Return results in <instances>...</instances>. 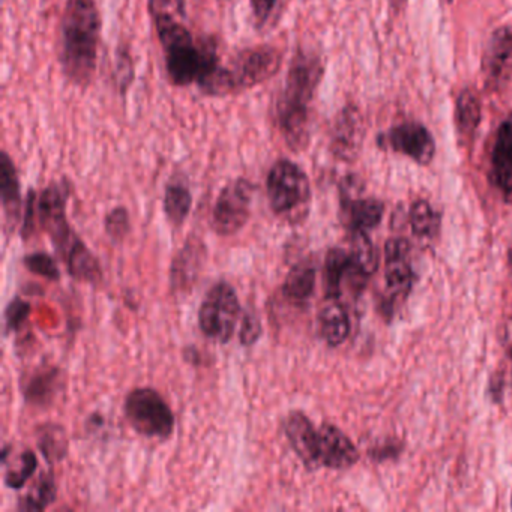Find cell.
Masks as SVG:
<instances>
[{
    "instance_id": "obj_1",
    "label": "cell",
    "mask_w": 512,
    "mask_h": 512,
    "mask_svg": "<svg viewBox=\"0 0 512 512\" xmlns=\"http://www.w3.org/2000/svg\"><path fill=\"white\" fill-rule=\"evenodd\" d=\"M175 0H148V11L163 49L167 77L176 88H199L221 67L217 41L196 40L193 32L172 13Z\"/></svg>"
},
{
    "instance_id": "obj_2",
    "label": "cell",
    "mask_w": 512,
    "mask_h": 512,
    "mask_svg": "<svg viewBox=\"0 0 512 512\" xmlns=\"http://www.w3.org/2000/svg\"><path fill=\"white\" fill-rule=\"evenodd\" d=\"M325 76V64L311 50L298 49L289 64L283 91L275 103V125L292 152H304L311 142V104Z\"/></svg>"
},
{
    "instance_id": "obj_3",
    "label": "cell",
    "mask_w": 512,
    "mask_h": 512,
    "mask_svg": "<svg viewBox=\"0 0 512 512\" xmlns=\"http://www.w3.org/2000/svg\"><path fill=\"white\" fill-rule=\"evenodd\" d=\"M59 65L71 85L86 89L98 68L103 19L97 0H67L61 17Z\"/></svg>"
},
{
    "instance_id": "obj_4",
    "label": "cell",
    "mask_w": 512,
    "mask_h": 512,
    "mask_svg": "<svg viewBox=\"0 0 512 512\" xmlns=\"http://www.w3.org/2000/svg\"><path fill=\"white\" fill-rule=\"evenodd\" d=\"M266 193L275 217L301 221L311 203V185L307 173L289 158L275 161L266 176Z\"/></svg>"
},
{
    "instance_id": "obj_5",
    "label": "cell",
    "mask_w": 512,
    "mask_h": 512,
    "mask_svg": "<svg viewBox=\"0 0 512 512\" xmlns=\"http://www.w3.org/2000/svg\"><path fill=\"white\" fill-rule=\"evenodd\" d=\"M241 317V304L235 287L227 281H220L209 289L200 305L199 328L205 337L227 343L235 335Z\"/></svg>"
},
{
    "instance_id": "obj_6",
    "label": "cell",
    "mask_w": 512,
    "mask_h": 512,
    "mask_svg": "<svg viewBox=\"0 0 512 512\" xmlns=\"http://www.w3.org/2000/svg\"><path fill=\"white\" fill-rule=\"evenodd\" d=\"M124 410L131 427L142 436L169 439L175 430L173 410L155 389H133L125 398Z\"/></svg>"
},
{
    "instance_id": "obj_7",
    "label": "cell",
    "mask_w": 512,
    "mask_h": 512,
    "mask_svg": "<svg viewBox=\"0 0 512 512\" xmlns=\"http://www.w3.org/2000/svg\"><path fill=\"white\" fill-rule=\"evenodd\" d=\"M283 62V52L269 44L239 50L229 67L238 95L274 79L283 68Z\"/></svg>"
},
{
    "instance_id": "obj_8",
    "label": "cell",
    "mask_w": 512,
    "mask_h": 512,
    "mask_svg": "<svg viewBox=\"0 0 512 512\" xmlns=\"http://www.w3.org/2000/svg\"><path fill=\"white\" fill-rule=\"evenodd\" d=\"M256 187L247 178L227 182L218 194L212 211V229L220 236H232L250 220Z\"/></svg>"
},
{
    "instance_id": "obj_9",
    "label": "cell",
    "mask_w": 512,
    "mask_h": 512,
    "mask_svg": "<svg viewBox=\"0 0 512 512\" xmlns=\"http://www.w3.org/2000/svg\"><path fill=\"white\" fill-rule=\"evenodd\" d=\"M71 188L68 181L52 182L35 197V211L40 226L52 236L59 251L67 250L74 235L67 220V203Z\"/></svg>"
},
{
    "instance_id": "obj_10",
    "label": "cell",
    "mask_w": 512,
    "mask_h": 512,
    "mask_svg": "<svg viewBox=\"0 0 512 512\" xmlns=\"http://www.w3.org/2000/svg\"><path fill=\"white\" fill-rule=\"evenodd\" d=\"M397 154L406 155L419 166H428L436 155V142L430 131L418 122H403L377 139Z\"/></svg>"
},
{
    "instance_id": "obj_11",
    "label": "cell",
    "mask_w": 512,
    "mask_h": 512,
    "mask_svg": "<svg viewBox=\"0 0 512 512\" xmlns=\"http://www.w3.org/2000/svg\"><path fill=\"white\" fill-rule=\"evenodd\" d=\"M482 73L488 88L500 91L512 85V26L491 35L482 56Z\"/></svg>"
},
{
    "instance_id": "obj_12",
    "label": "cell",
    "mask_w": 512,
    "mask_h": 512,
    "mask_svg": "<svg viewBox=\"0 0 512 512\" xmlns=\"http://www.w3.org/2000/svg\"><path fill=\"white\" fill-rule=\"evenodd\" d=\"M284 433L299 460L308 469L320 467L319 461V428L314 427L305 413L295 410L287 415L284 421Z\"/></svg>"
},
{
    "instance_id": "obj_13",
    "label": "cell",
    "mask_w": 512,
    "mask_h": 512,
    "mask_svg": "<svg viewBox=\"0 0 512 512\" xmlns=\"http://www.w3.org/2000/svg\"><path fill=\"white\" fill-rule=\"evenodd\" d=\"M359 460V452L352 440L331 424L319 428L320 467L347 469Z\"/></svg>"
},
{
    "instance_id": "obj_14",
    "label": "cell",
    "mask_w": 512,
    "mask_h": 512,
    "mask_svg": "<svg viewBox=\"0 0 512 512\" xmlns=\"http://www.w3.org/2000/svg\"><path fill=\"white\" fill-rule=\"evenodd\" d=\"M491 178L506 194H512V116L497 130L491 152Z\"/></svg>"
},
{
    "instance_id": "obj_15",
    "label": "cell",
    "mask_w": 512,
    "mask_h": 512,
    "mask_svg": "<svg viewBox=\"0 0 512 512\" xmlns=\"http://www.w3.org/2000/svg\"><path fill=\"white\" fill-rule=\"evenodd\" d=\"M0 197L5 221L16 227L22 215V190L16 164L7 151L0 154Z\"/></svg>"
},
{
    "instance_id": "obj_16",
    "label": "cell",
    "mask_w": 512,
    "mask_h": 512,
    "mask_svg": "<svg viewBox=\"0 0 512 512\" xmlns=\"http://www.w3.org/2000/svg\"><path fill=\"white\" fill-rule=\"evenodd\" d=\"M409 244L404 239H392L386 244V284L394 295H406L412 287L413 274L407 263Z\"/></svg>"
},
{
    "instance_id": "obj_17",
    "label": "cell",
    "mask_w": 512,
    "mask_h": 512,
    "mask_svg": "<svg viewBox=\"0 0 512 512\" xmlns=\"http://www.w3.org/2000/svg\"><path fill=\"white\" fill-rule=\"evenodd\" d=\"M361 121L352 107H344L335 119L331 134V149L341 160L353 157L361 140Z\"/></svg>"
},
{
    "instance_id": "obj_18",
    "label": "cell",
    "mask_w": 512,
    "mask_h": 512,
    "mask_svg": "<svg viewBox=\"0 0 512 512\" xmlns=\"http://www.w3.org/2000/svg\"><path fill=\"white\" fill-rule=\"evenodd\" d=\"M65 262H67L68 272L76 280L85 281V283L97 284L103 278L100 263L97 257L91 253L85 242L80 241L74 236L73 241L64 251Z\"/></svg>"
},
{
    "instance_id": "obj_19",
    "label": "cell",
    "mask_w": 512,
    "mask_h": 512,
    "mask_svg": "<svg viewBox=\"0 0 512 512\" xmlns=\"http://www.w3.org/2000/svg\"><path fill=\"white\" fill-rule=\"evenodd\" d=\"M320 335L329 346H340L350 332L349 314L338 299H328L319 314Z\"/></svg>"
},
{
    "instance_id": "obj_20",
    "label": "cell",
    "mask_w": 512,
    "mask_h": 512,
    "mask_svg": "<svg viewBox=\"0 0 512 512\" xmlns=\"http://www.w3.org/2000/svg\"><path fill=\"white\" fill-rule=\"evenodd\" d=\"M341 206L353 233L374 229L383 217V203L376 199L350 200L344 197Z\"/></svg>"
},
{
    "instance_id": "obj_21",
    "label": "cell",
    "mask_w": 512,
    "mask_h": 512,
    "mask_svg": "<svg viewBox=\"0 0 512 512\" xmlns=\"http://www.w3.org/2000/svg\"><path fill=\"white\" fill-rule=\"evenodd\" d=\"M316 287V268L310 262L293 266L284 280L281 293L292 304L302 305L310 301Z\"/></svg>"
},
{
    "instance_id": "obj_22",
    "label": "cell",
    "mask_w": 512,
    "mask_h": 512,
    "mask_svg": "<svg viewBox=\"0 0 512 512\" xmlns=\"http://www.w3.org/2000/svg\"><path fill=\"white\" fill-rule=\"evenodd\" d=\"M164 212L173 226H182L187 220L193 206V194L187 185L170 182L164 191Z\"/></svg>"
},
{
    "instance_id": "obj_23",
    "label": "cell",
    "mask_w": 512,
    "mask_h": 512,
    "mask_svg": "<svg viewBox=\"0 0 512 512\" xmlns=\"http://www.w3.org/2000/svg\"><path fill=\"white\" fill-rule=\"evenodd\" d=\"M455 122L458 133L472 137L481 122V100L473 89H464L455 106Z\"/></svg>"
},
{
    "instance_id": "obj_24",
    "label": "cell",
    "mask_w": 512,
    "mask_h": 512,
    "mask_svg": "<svg viewBox=\"0 0 512 512\" xmlns=\"http://www.w3.org/2000/svg\"><path fill=\"white\" fill-rule=\"evenodd\" d=\"M59 385H61V371L58 368L41 371L29 380L25 389L26 400L37 406L49 404L58 394Z\"/></svg>"
},
{
    "instance_id": "obj_25",
    "label": "cell",
    "mask_w": 512,
    "mask_h": 512,
    "mask_svg": "<svg viewBox=\"0 0 512 512\" xmlns=\"http://www.w3.org/2000/svg\"><path fill=\"white\" fill-rule=\"evenodd\" d=\"M56 493L58 488H56L55 476L52 472L44 473L28 494L20 500L19 509L28 512L44 511L47 506L55 502Z\"/></svg>"
},
{
    "instance_id": "obj_26",
    "label": "cell",
    "mask_w": 512,
    "mask_h": 512,
    "mask_svg": "<svg viewBox=\"0 0 512 512\" xmlns=\"http://www.w3.org/2000/svg\"><path fill=\"white\" fill-rule=\"evenodd\" d=\"M38 448L50 464L64 460L68 452V439L61 425L47 424L38 431Z\"/></svg>"
},
{
    "instance_id": "obj_27",
    "label": "cell",
    "mask_w": 512,
    "mask_h": 512,
    "mask_svg": "<svg viewBox=\"0 0 512 512\" xmlns=\"http://www.w3.org/2000/svg\"><path fill=\"white\" fill-rule=\"evenodd\" d=\"M439 215L431 208L430 203L418 200L410 209V224L418 236H434L439 230Z\"/></svg>"
},
{
    "instance_id": "obj_28",
    "label": "cell",
    "mask_w": 512,
    "mask_h": 512,
    "mask_svg": "<svg viewBox=\"0 0 512 512\" xmlns=\"http://www.w3.org/2000/svg\"><path fill=\"white\" fill-rule=\"evenodd\" d=\"M134 79H136V68H134L133 55L130 47L121 44L116 50L115 83L122 97H127Z\"/></svg>"
},
{
    "instance_id": "obj_29",
    "label": "cell",
    "mask_w": 512,
    "mask_h": 512,
    "mask_svg": "<svg viewBox=\"0 0 512 512\" xmlns=\"http://www.w3.org/2000/svg\"><path fill=\"white\" fill-rule=\"evenodd\" d=\"M37 467V455L31 449H28V451L20 455L16 466L8 470L7 475H5V484L10 488H14V490H20V488L25 487L26 482L37 472Z\"/></svg>"
},
{
    "instance_id": "obj_30",
    "label": "cell",
    "mask_w": 512,
    "mask_h": 512,
    "mask_svg": "<svg viewBox=\"0 0 512 512\" xmlns=\"http://www.w3.org/2000/svg\"><path fill=\"white\" fill-rule=\"evenodd\" d=\"M104 229H106V233L112 241H124L131 232V220L128 209L124 208V206H118V208L112 209V211L106 215Z\"/></svg>"
},
{
    "instance_id": "obj_31",
    "label": "cell",
    "mask_w": 512,
    "mask_h": 512,
    "mask_svg": "<svg viewBox=\"0 0 512 512\" xmlns=\"http://www.w3.org/2000/svg\"><path fill=\"white\" fill-rule=\"evenodd\" d=\"M23 263L32 274L40 275V277L47 278V280L58 281L61 278L58 263L47 253L29 254L25 257Z\"/></svg>"
},
{
    "instance_id": "obj_32",
    "label": "cell",
    "mask_w": 512,
    "mask_h": 512,
    "mask_svg": "<svg viewBox=\"0 0 512 512\" xmlns=\"http://www.w3.org/2000/svg\"><path fill=\"white\" fill-rule=\"evenodd\" d=\"M262 320L256 310L242 311L241 328H239V341L242 346H254L262 337Z\"/></svg>"
},
{
    "instance_id": "obj_33",
    "label": "cell",
    "mask_w": 512,
    "mask_h": 512,
    "mask_svg": "<svg viewBox=\"0 0 512 512\" xmlns=\"http://www.w3.org/2000/svg\"><path fill=\"white\" fill-rule=\"evenodd\" d=\"M29 313H31V305L23 299L16 298L10 302V305L5 311V326H7V332L17 331L22 328L23 323L28 319Z\"/></svg>"
},
{
    "instance_id": "obj_34",
    "label": "cell",
    "mask_w": 512,
    "mask_h": 512,
    "mask_svg": "<svg viewBox=\"0 0 512 512\" xmlns=\"http://www.w3.org/2000/svg\"><path fill=\"white\" fill-rule=\"evenodd\" d=\"M281 0H250L251 13L257 29H263L275 14Z\"/></svg>"
},
{
    "instance_id": "obj_35",
    "label": "cell",
    "mask_w": 512,
    "mask_h": 512,
    "mask_svg": "<svg viewBox=\"0 0 512 512\" xmlns=\"http://www.w3.org/2000/svg\"><path fill=\"white\" fill-rule=\"evenodd\" d=\"M508 259H509V266H511V269H512V248H511V250H509Z\"/></svg>"
},
{
    "instance_id": "obj_36",
    "label": "cell",
    "mask_w": 512,
    "mask_h": 512,
    "mask_svg": "<svg viewBox=\"0 0 512 512\" xmlns=\"http://www.w3.org/2000/svg\"><path fill=\"white\" fill-rule=\"evenodd\" d=\"M509 356H511V361H512V346H511V349H509Z\"/></svg>"
},
{
    "instance_id": "obj_37",
    "label": "cell",
    "mask_w": 512,
    "mask_h": 512,
    "mask_svg": "<svg viewBox=\"0 0 512 512\" xmlns=\"http://www.w3.org/2000/svg\"><path fill=\"white\" fill-rule=\"evenodd\" d=\"M449 2H451V0H449Z\"/></svg>"
}]
</instances>
